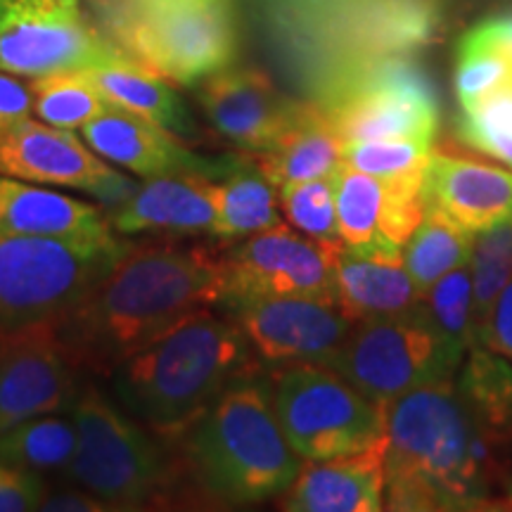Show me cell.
<instances>
[{
    "label": "cell",
    "instance_id": "1",
    "mask_svg": "<svg viewBox=\"0 0 512 512\" xmlns=\"http://www.w3.org/2000/svg\"><path fill=\"white\" fill-rule=\"evenodd\" d=\"M510 475L512 439L472 406L456 375L387 403V510H498Z\"/></svg>",
    "mask_w": 512,
    "mask_h": 512
},
{
    "label": "cell",
    "instance_id": "2",
    "mask_svg": "<svg viewBox=\"0 0 512 512\" xmlns=\"http://www.w3.org/2000/svg\"><path fill=\"white\" fill-rule=\"evenodd\" d=\"M223 259L204 247H128L112 271L57 320L79 373L112 375L183 318L219 306Z\"/></svg>",
    "mask_w": 512,
    "mask_h": 512
},
{
    "label": "cell",
    "instance_id": "3",
    "mask_svg": "<svg viewBox=\"0 0 512 512\" xmlns=\"http://www.w3.org/2000/svg\"><path fill=\"white\" fill-rule=\"evenodd\" d=\"M254 356L238 325L209 306L121 363L112 396L159 439H183L230 384L254 373Z\"/></svg>",
    "mask_w": 512,
    "mask_h": 512
},
{
    "label": "cell",
    "instance_id": "4",
    "mask_svg": "<svg viewBox=\"0 0 512 512\" xmlns=\"http://www.w3.org/2000/svg\"><path fill=\"white\" fill-rule=\"evenodd\" d=\"M185 463L204 494L245 505L283 496L306 460L287 441L273 406V382L242 377L183 434Z\"/></svg>",
    "mask_w": 512,
    "mask_h": 512
},
{
    "label": "cell",
    "instance_id": "5",
    "mask_svg": "<svg viewBox=\"0 0 512 512\" xmlns=\"http://www.w3.org/2000/svg\"><path fill=\"white\" fill-rule=\"evenodd\" d=\"M114 46L171 83L192 86L233 67L238 0H100Z\"/></svg>",
    "mask_w": 512,
    "mask_h": 512
},
{
    "label": "cell",
    "instance_id": "6",
    "mask_svg": "<svg viewBox=\"0 0 512 512\" xmlns=\"http://www.w3.org/2000/svg\"><path fill=\"white\" fill-rule=\"evenodd\" d=\"M128 242L0 233V332L67 316L112 271Z\"/></svg>",
    "mask_w": 512,
    "mask_h": 512
},
{
    "label": "cell",
    "instance_id": "7",
    "mask_svg": "<svg viewBox=\"0 0 512 512\" xmlns=\"http://www.w3.org/2000/svg\"><path fill=\"white\" fill-rule=\"evenodd\" d=\"M467 351L444 335L425 299L394 316L354 323L330 366L358 392L389 403L399 396L458 373Z\"/></svg>",
    "mask_w": 512,
    "mask_h": 512
},
{
    "label": "cell",
    "instance_id": "8",
    "mask_svg": "<svg viewBox=\"0 0 512 512\" xmlns=\"http://www.w3.org/2000/svg\"><path fill=\"white\" fill-rule=\"evenodd\" d=\"M76 451L69 475L107 508H143L169 484V463L155 432L114 406L98 387H81L72 406Z\"/></svg>",
    "mask_w": 512,
    "mask_h": 512
},
{
    "label": "cell",
    "instance_id": "9",
    "mask_svg": "<svg viewBox=\"0 0 512 512\" xmlns=\"http://www.w3.org/2000/svg\"><path fill=\"white\" fill-rule=\"evenodd\" d=\"M273 406L287 441L306 463L363 451L387 439V403L323 363H290L273 377Z\"/></svg>",
    "mask_w": 512,
    "mask_h": 512
},
{
    "label": "cell",
    "instance_id": "10",
    "mask_svg": "<svg viewBox=\"0 0 512 512\" xmlns=\"http://www.w3.org/2000/svg\"><path fill=\"white\" fill-rule=\"evenodd\" d=\"M119 55L124 50L91 27L81 0H0V72L41 79Z\"/></svg>",
    "mask_w": 512,
    "mask_h": 512
},
{
    "label": "cell",
    "instance_id": "11",
    "mask_svg": "<svg viewBox=\"0 0 512 512\" xmlns=\"http://www.w3.org/2000/svg\"><path fill=\"white\" fill-rule=\"evenodd\" d=\"M344 145L358 140L408 138L432 143L439 124L434 86L406 60H384L363 69L325 105Z\"/></svg>",
    "mask_w": 512,
    "mask_h": 512
},
{
    "label": "cell",
    "instance_id": "12",
    "mask_svg": "<svg viewBox=\"0 0 512 512\" xmlns=\"http://www.w3.org/2000/svg\"><path fill=\"white\" fill-rule=\"evenodd\" d=\"M337 249L320 245L285 223L242 238L238 247L221 254L223 299L316 297L337 302L332 271Z\"/></svg>",
    "mask_w": 512,
    "mask_h": 512
},
{
    "label": "cell",
    "instance_id": "13",
    "mask_svg": "<svg viewBox=\"0 0 512 512\" xmlns=\"http://www.w3.org/2000/svg\"><path fill=\"white\" fill-rule=\"evenodd\" d=\"M266 363H325L354 320L337 302L316 297H230L219 304Z\"/></svg>",
    "mask_w": 512,
    "mask_h": 512
},
{
    "label": "cell",
    "instance_id": "14",
    "mask_svg": "<svg viewBox=\"0 0 512 512\" xmlns=\"http://www.w3.org/2000/svg\"><path fill=\"white\" fill-rule=\"evenodd\" d=\"M0 176L74 188L107 204H121L138 188L74 131L34 119L0 128Z\"/></svg>",
    "mask_w": 512,
    "mask_h": 512
},
{
    "label": "cell",
    "instance_id": "15",
    "mask_svg": "<svg viewBox=\"0 0 512 512\" xmlns=\"http://www.w3.org/2000/svg\"><path fill=\"white\" fill-rule=\"evenodd\" d=\"M79 368L57 320L0 332V434L19 422L74 406Z\"/></svg>",
    "mask_w": 512,
    "mask_h": 512
},
{
    "label": "cell",
    "instance_id": "16",
    "mask_svg": "<svg viewBox=\"0 0 512 512\" xmlns=\"http://www.w3.org/2000/svg\"><path fill=\"white\" fill-rule=\"evenodd\" d=\"M332 178L342 245L361 254H403L425 219V171L377 178L342 164Z\"/></svg>",
    "mask_w": 512,
    "mask_h": 512
},
{
    "label": "cell",
    "instance_id": "17",
    "mask_svg": "<svg viewBox=\"0 0 512 512\" xmlns=\"http://www.w3.org/2000/svg\"><path fill=\"white\" fill-rule=\"evenodd\" d=\"M81 138L107 162L124 166L140 178L207 176L221 181L242 162V157L235 155H197L174 131L117 105L83 126Z\"/></svg>",
    "mask_w": 512,
    "mask_h": 512
},
{
    "label": "cell",
    "instance_id": "18",
    "mask_svg": "<svg viewBox=\"0 0 512 512\" xmlns=\"http://www.w3.org/2000/svg\"><path fill=\"white\" fill-rule=\"evenodd\" d=\"M200 105L223 138L254 155L271 152L306 110L256 69L233 67L204 79Z\"/></svg>",
    "mask_w": 512,
    "mask_h": 512
},
{
    "label": "cell",
    "instance_id": "19",
    "mask_svg": "<svg viewBox=\"0 0 512 512\" xmlns=\"http://www.w3.org/2000/svg\"><path fill=\"white\" fill-rule=\"evenodd\" d=\"M216 181L207 176L147 178L110 214L119 235H214Z\"/></svg>",
    "mask_w": 512,
    "mask_h": 512
},
{
    "label": "cell",
    "instance_id": "20",
    "mask_svg": "<svg viewBox=\"0 0 512 512\" xmlns=\"http://www.w3.org/2000/svg\"><path fill=\"white\" fill-rule=\"evenodd\" d=\"M387 439L363 451L311 460L283 494L290 512H377L384 510Z\"/></svg>",
    "mask_w": 512,
    "mask_h": 512
},
{
    "label": "cell",
    "instance_id": "21",
    "mask_svg": "<svg viewBox=\"0 0 512 512\" xmlns=\"http://www.w3.org/2000/svg\"><path fill=\"white\" fill-rule=\"evenodd\" d=\"M422 197L467 233H479L512 214V171L432 152Z\"/></svg>",
    "mask_w": 512,
    "mask_h": 512
},
{
    "label": "cell",
    "instance_id": "22",
    "mask_svg": "<svg viewBox=\"0 0 512 512\" xmlns=\"http://www.w3.org/2000/svg\"><path fill=\"white\" fill-rule=\"evenodd\" d=\"M0 233L48 238H110V216L93 204L41 188L38 183L0 176Z\"/></svg>",
    "mask_w": 512,
    "mask_h": 512
},
{
    "label": "cell",
    "instance_id": "23",
    "mask_svg": "<svg viewBox=\"0 0 512 512\" xmlns=\"http://www.w3.org/2000/svg\"><path fill=\"white\" fill-rule=\"evenodd\" d=\"M332 271L337 304L354 323L394 316L425 299L403 264V254H361L342 245L332 256Z\"/></svg>",
    "mask_w": 512,
    "mask_h": 512
},
{
    "label": "cell",
    "instance_id": "24",
    "mask_svg": "<svg viewBox=\"0 0 512 512\" xmlns=\"http://www.w3.org/2000/svg\"><path fill=\"white\" fill-rule=\"evenodd\" d=\"M112 105L169 128L176 136L190 138L197 133L195 119L185 102L162 76L152 74L126 53L117 60L86 69Z\"/></svg>",
    "mask_w": 512,
    "mask_h": 512
},
{
    "label": "cell",
    "instance_id": "25",
    "mask_svg": "<svg viewBox=\"0 0 512 512\" xmlns=\"http://www.w3.org/2000/svg\"><path fill=\"white\" fill-rule=\"evenodd\" d=\"M256 164L278 190L285 183L328 178L344 164V140L323 107L306 105L292 131L271 152L259 155Z\"/></svg>",
    "mask_w": 512,
    "mask_h": 512
},
{
    "label": "cell",
    "instance_id": "26",
    "mask_svg": "<svg viewBox=\"0 0 512 512\" xmlns=\"http://www.w3.org/2000/svg\"><path fill=\"white\" fill-rule=\"evenodd\" d=\"M280 190L259 164L242 162L216 181V226L211 238L242 240L278 226Z\"/></svg>",
    "mask_w": 512,
    "mask_h": 512
},
{
    "label": "cell",
    "instance_id": "27",
    "mask_svg": "<svg viewBox=\"0 0 512 512\" xmlns=\"http://www.w3.org/2000/svg\"><path fill=\"white\" fill-rule=\"evenodd\" d=\"M470 235L472 233L458 226L451 216L427 204L425 219L413 233V238L408 240V245L403 247V264L422 297L446 273L470 261Z\"/></svg>",
    "mask_w": 512,
    "mask_h": 512
},
{
    "label": "cell",
    "instance_id": "28",
    "mask_svg": "<svg viewBox=\"0 0 512 512\" xmlns=\"http://www.w3.org/2000/svg\"><path fill=\"white\" fill-rule=\"evenodd\" d=\"M76 451L74 420L38 415L0 434V460L19 470H67Z\"/></svg>",
    "mask_w": 512,
    "mask_h": 512
},
{
    "label": "cell",
    "instance_id": "29",
    "mask_svg": "<svg viewBox=\"0 0 512 512\" xmlns=\"http://www.w3.org/2000/svg\"><path fill=\"white\" fill-rule=\"evenodd\" d=\"M34 112L55 128H83L112 107L88 72H60L31 79Z\"/></svg>",
    "mask_w": 512,
    "mask_h": 512
},
{
    "label": "cell",
    "instance_id": "30",
    "mask_svg": "<svg viewBox=\"0 0 512 512\" xmlns=\"http://www.w3.org/2000/svg\"><path fill=\"white\" fill-rule=\"evenodd\" d=\"M472 285H475V337L484 342L503 287L512 278V214L472 238Z\"/></svg>",
    "mask_w": 512,
    "mask_h": 512
},
{
    "label": "cell",
    "instance_id": "31",
    "mask_svg": "<svg viewBox=\"0 0 512 512\" xmlns=\"http://www.w3.org/2000/svg\"><path fill=\"white\" fill-rule=\"evenodd\" d=\"M280 209L287 223L306 238L325 247H342L337 226L335 178L285 183L280 188Z\"/></svg>",
    "mask_w": 512,
    "mask_h": 512
},
{
    "label": "cell",
    "instance_id": "32",
    "mask_svg": "<svg viewBox=\"0 0 512 512\" xmlns=\"http://www.w3.org/2000/svg\"><path fill=\"white\" fill-rule=\"evenodd\" d=\"M425 304L448 339L465 351L475 347V285L470 261L437 280L425 292Z\"/></svg>",
    "mask_w": 512,
    "mask_h": 512
},
{
    "label": "cell",
    "instance_id": "33",
    "mask_svg": "<svg viewBox=\"0 0 512 512\" xmlns=\"http://www.w3.org/2000/svg\"><path fill=\"white\" fill-rule=\"evenodd\" d=\"M432 157V143L427 140L387 138L358 140L344 145V164L377 178H401L420 174Z\"/></svg>",
    "mask_w": 512,
    "mask_h": 512
},
{
    "label": "cell",
    "instance_id": "34",
    "mask_svg": "<svg viewBox=\"0 0 512 512\" xmlns=\"http://www.w3.org/2000/svg\"><path fill=\"white\" fill-rule=\"evenodd\" d=\"M512 81V64L491 50L458 43L456 50V93L460 107L475 105L484 95Z\"/></svg>",
    "mask_w": 512,
    "mask_h": 512
},
{
    "label": "cell",
    "instance_id": "35",
    "mask_svg": "<svg viewBox=\"0 0 512 512\" xmlns=\"http://www.w3.org/2000/svg\"><path fill=\"white\" fill-rule=\"evenodd\" d=\"M46 484L38 472L19 470L0 460V512L41 510Z\"/></svg>",
    "mask_w": 512,
    "mask_h": 512
},
{
    "label": "cell",
    "instance_id": "36",
    "mask_svg": "<svg viewBox=\"0 0 512 512\" xmlns=\"http://www.w3.org/2000/svg\"><path fill=\"white\" fill-rule=\"evenodd\" d=\"M34 114L31 83H22L15 74L0 72V128L27 121Z\"/></svg>",
    "mask_w": 512,
    "mask_h": 512
},
{
    "label": "cell",
    "instance_id": "37",
    "mask_svg": "<svg viewBox=\"0 0 512 512\" xmlns=\"http://www.w3.org/2000/svg\"><path fill=\"white\" fill-rule=\"evenodd\" d=\"M463 46L491 50L512 64V15H498L477 24L460 38Z\"/></svg>",
    "mask_w": 512,
    "mask_h": 512
},
{
    "label": "cell",
    "instance_id": "38",
    "mask_svg": "<svg viewBox=\"0 0 512 512\" xmlns=\"http://www.w3.org/2000/svg\"><path fill=\"white\" fill-rule=\"evenodd\" d=\"M482 347H489L491 351H496V354L512 361V278L503 287L501 297H498Z\"/></svg>",
    "mask_w": 512,
    "mask_h": 512
},
{
    "label": "cell",
    "instance_id": "39",
    "mask_svg": "<svg viewBox=\"0 0 512 512\" xmlns=\"http://www.w3.org/2000/svg\"><path fill=\"white\" fill-rule=\"evenodd\" d=\"M107 505L98 501V498L86 494H79V491H72V494H60L53 498H46L41 505V510H105Z\"/></svg>",
    "mask_w": 512,
    "mask_h": 512
},
{
    "label": "cell",
    "instance_id": "40",
    "mask_svg": "<svg viewBox=\"0 0 512 512\" xmlns=\"http://www.w3.org/2000/svg\"><path fill=\"white\" fill-rule=\"evenodd\" d=\"M498 510H512V475L508 479V484H505L501 501H498Z\"/></svg>",
    "mask_w": 512,
    "mask_h": 512
}]
</instances>
